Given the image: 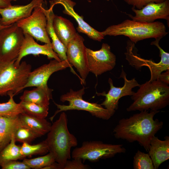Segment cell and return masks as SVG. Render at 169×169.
<instances>
[{"label": "cell", "instance_id": "cell-25", "mask_svg": "<svg viewBox=\"0 0 169 169\" xmlns=\"http://www.w3.org/2000/svg\"><path fill=\"white\" fill-rule=\"evenodd\" d=\"M14 135L10 143L0 151V166L7 161L24 158L21 152V146L17 145Z\"/></svg>", "mask_w": 169, "mask_h": 169}, {"label": "cell", "instance_id": "cell-36", "mask_svg": "<svg viewBox=\"0 0 169 169\" xmlns=\"http://www.w3.org/2000/svg\"><path fill=\"white\" fill-rule=\"evenodd\" d=\"M42 169H62L60 165L55 161L50 165L43 167Z\"/></svg>", "mask_w": 169, "mask_h": 169}, {"label": "cell", "instance_id": "cell-1", "mask_svg": "<svg viewBox=\"0 0 169 169\" xmlns=\"http://www.w3.org/2000/svg\"><path fill=\"white\" fill-rule=\"evenodd\" d=\"M144 110L120 120L113 132L117 139L137 142L148 152L151 138L162 127L163 122L154 116L159 110Z\"/></svg>", "mask_w": 169, "mask_h": 169}, {"label": "cell", "instance_id": "cell-34", "mask_svg": "<svg viewBox=\"0 0 169 169\" xmlns=\"http://www.w3.org/2000/svg\"><path fill=\"white\" fill-rule=\"evenodd\" d=\"M165 0H124L127 4L131 5L138 9L142 8L147 4L151 2L159 3Z\"/></svg>", "mask_w": 169, "mask_h": 169}, {"label": "cell", "instance_id": "cell-2", "mask_svg": "<svg viewBox=\"0 0 169 169\" xmlns=\"http://www.w3.org/2000/svg\"><path fill=\"white\" fill-rule=\"evenodd\" d=\"M68 122L67 115L62 112L58 119L51 125L44 140L49 152L54 155L62 169L67 160L71 158V148L78 145L76 138L69 131Z\"/></svg>", "mask_w": 169, "mask_h": 169}, {"label": "cell", "instance_id": "cell-38", "mask_svg": "<svg viewBox=\"0 0 169 169\" xmlns=\"http://www.w3.org/2000/svg\"><path fill=\"white\" fill-rule=\"evenodd\" d=\"M8 26H3L2 25H1L0 23V30H1V29H3V28L7 27Z\"/></svg>", "mask_w": 169, "mask_h": 169}, {"label": "cell", "instance_id": "cell-23", "mask_svg": "<svg viewBox=\"0 0 169 169\" xmlns=\"http://www.w3.org/2000/svg\"><path fill=\"white\" fill-rule=\"evenodd\" d=\"M53 8L50 7L48 9L44 8V9L47 19V33L50 38L51 39L53 49L58 54L60 60L68 61L66 55V48L58 38L53 27V19L55 15L53 12Z\"/></svg>", "mask_w": 169, "mask_h": 169}, {"label": "cell", "instance_id": "cell-26", "mask_svg": "<svg viewBox=\"0 0 169 169\" xmlns=\"http://www.w3.org/2000/svg\"><path fill=\"white\" fill-rule=\"evenodd\" d=\"M9 99L7 102L0 103V116L13 117L24 112L19 103L14 101L13 95H9Z\"/></svg>", "mask_w": 169, "mask_h": 169}, {"label": "cell", "instance_id": "cell-12", "mask_svg": "<svg viewBox=\"0 0 169 169\" xmlns=\"http://www.w3.org/2000/svg\"><path fill=\"white\" fill-rule=\"evenodd\" d=\"M86 53L89 72L96 76L112 70L115 65V55L107 44L103 43L101 49L96 51L86 48Z\"/></svg>", "mask_w": 169, "mask_h": 169}, {"label": "cell", "instance_id": "cell-18", "mask_svg": "<svg viewBox=\"0 0 169 169\" xmlns=\"http://www.w3.org/2000/svg\"><path fill=\"white\" fill-rule=\"evenodd\" d=\"M50 7L53 8L57 4L62 5L64 8L63 13L71 16L76 21L78 24L76 29L78 31L86 34L89 38L94 40L101 42L104 38V36L101 32H99L90 26L84 20L82 16L75 12L74 7L75 3L71 0H53L50 1Z\"/></svg>", "mask_w": 169, "mask_h": 169}, {"label": "cell", "instance_id": "cell-3", "mask_svg": "<svg viewBox=\"0 0 169 169\" xmlns=\"http://www.w3.org/2000/svg\"><path fill=\"white\" fill-rule=\"evenodd\" d=\"M131 96L133 102L126 109L128 112L159 110L169 104V86L158 79L142 84Z\"/></svg>", "mask_w": 169, "mask_h": 169}, {"label": "cell", "instance_id": "cell-4", "mask_svg": "<svg viewBox=\"0 0 169 169\" xmlns=\"http://www.w3.org/2000/svg\"><path fill=\"white\" fill-rule=\"evenodd\" d=\"M101 33L104 37L120 35L126 36L135 44L149 38H161L168 33L165 25L161 22L147 23L130 19L110 26Z\"/></svg>", "mask_w": 169, "mask_h": 169}, {"label": "cell", "instance_id": "cell-40", "mask_svg": "<svg viewBox=\"0 0 169 169\" xmlns=\"http://www.w3.org/2000/svg\"></svg>", "mask_w": 169, "mask_h": 169}, {"label": "cell", "instance_id": "cell-11", "mask_svg": "<svg viewBox=\"0 0 169 169\" xmlns=\"http://www.w3.org/2000/svg\"><path fill=\"white\" fill-rule=\"evenodd\" d=\"M126 74L123 70V68L120 76V78H123L124 84L122 87H116L114 86L112 80L109 78L108 82L110 86V89L106 93L104 91L102 93H96L98 96L105 97L104 100L100 104L107 109L111 116L115 114L116 110L118 108L119 101L121 97L126 96H132L134 92L132 89L136 87H139V84L135 78L128 80L126 77Z\"/></svg>", "mask_w": 169, "mask_h": 169}, {"label": "cell", "instance_id": "cell-6", "mask_svg": "<svg viewBox=\"0 0 169 169\" xmlns=\"http://www.w3.org/2000/svg\"><path fill=\"white\" fill-rule=\"evenodd\" d=\"M85 88L75 91L70 89L69 92L61 95L60 100L64 102H68V105H60L54 102L57 110L49 119L52 121L54 117L59 113L70 110H84L90 113L92 116L104 120H107L112 116L109 111L100 104L97 103L87 101L83 98Z\"/></svg>", "mask_w": 169, "mask_h": 169}, {"label": "cell", "instance_id": "cell-28", "mask_svg": "<svg viewBox=\"0 0 169 169\" xmlns=\"http://www.w3.org/2000/svg\"><path fill=\"white\" fill-rule=\"evenodd\" d=\"M22 161L30 168L42 169L56 161L54 155L49 152L44 156L33 158L28 159L24 158Z\"/></svg>", "mask_w": 169, "mask_h": 169}, {"label": "cell", "instance_id": "cell-9", "mask_svg": "<svg viewBox=\"0 0 169 169\" xmlns=\"http://www.w3.org/2000/svg\"><path fill=\"white\" fill-rule=\"evenodd\" d=\"M24 39L22 29L16 23L0 30V61L16 60Z\"/></svg>", "mask_w": 169, "mask_h": 169}, {"label": "cell", "instance_id": "cell-17", "mask_svg": "<svg viewBox=\"0 0 169 169\" xmlns=\"http://www.w3.org/2000/svg\"><path fill=\"white\" fill-rule=\"evenodd\" d=\"M24 39L18 56L14 62V65L18 67L23 58L28 55L37 56L40 54L46 56L48 59H54L61 60L58 54L54 51L51 45L45 44L40 45L30 35L24 33Z\"/></svg>", "mask_w": 169, "mask_h": 169}, {"label": "cell", "instance_id": "cell-13", "mask_svg": "<svg viewBox=\"0 0 169 169\" xmlns=\"http://www.w3.org/2000/svg\"><path fill=\"white\" fill-rule=\"evenodd\" d=\"M84 39L78 33L68 44L66 55L69 63L74 66L79 72L82 83L84 84L89 73Z\"/></svg>", "mask_w": 169, "mask_h": 169}, {"label": "cell", "instance_id": "cell-21", "mask_svg": "<svg viewBox=\"0 0 169 169\" xmlns=\"http://www.w3.org/2000/svg\"><path fill=\"white\" fill-rule=\"evenodd\" d=\"M21 126L27 128L40 137L49 131L51 124L45 118L35 117L25 112L18 115Z\"/></svg>", "mask_w": 169, "mask_h": 169}, {"label": "cell", "instance_id": "cell-37", "mask_svg": "<svg viewBox=\"0 0 169 169\" xmlns=\"http://www.w3.org/2000/svg\"><path fill=\"white\" fill-rule=\"evenodd\" d=\"M17 0H0V8L7 7L12 5L11 3Z\"/></svg>", "mask_w": 169, "mask_h": 169}, {"label": "cell", "instance_id": "cell-8", "mask_svg": "<svg viewBox=\"0 0 169 169\" xmlns=\"http://www.w3.org/2000/svg\"><path fill=\"white\" fill-rule=\"evenodd\" d=\"M161 39H156L151 43V45L156 46L159 50L161 59L158 63L155 62L152 59H146L141 58L134 50L135 44L129 40L127 42V51L125 53L126 59L130 65L137 70L143 66L148 67L151 74L149 80L150 81L157 79L161 73L169 69V53L165 51L159 45V42Z\"/></svg>", "mask_w": 169, "mask_h": 169}, {"label": "cell", "instance_id": "cell-33", "mask_svg": "<svg viewBox=\"0 0 169 169\" xmlns=\"http://www.w3.org/2000/svg\"><path fill=\"white\" fill-rule=\"evenodd\" d=\"M0 166L2 169H30L23 161H19L16 160H11L5 162L2 164Z\"/></svg>", "mask_w": 169, "mask_h": 169}, {"label": "cell", "instance_id": "cell-16", "mask_svg": "<svg viewBox=\"0 0 169 169\" xmlns=\"http://www.w3.org/2000/svg\"><path fill=\"white\" fill-rule=\"evenodd\" d=\"M44 0H32L25 5H12L3 8H0V23L7 26L16 23L31 15L34 8L43 4Z\"/></svg>", "mask_w": 169, "mask_h": 169}, {"label": "cell", "instance_id": "cell-30", "mask_svg": "<svg viewBox=\"0 0 169 169\" xmlns=\"http://www.w3.org/2000/svg\"><path fill=\"white\" fill-rule=\"evenodd\" d=\"M134 169H154L152 161L148 153L138 150L133 157Z\"/></svg>", "mask_w": 169, "mask_h": 169}, {"label": "cell", "instance_id": "cell-35", "mask_svg": "<svg viewBox=\"0 0 169 169\" xmlns=\"http://www.w3.org/2000/svg\"><path fill=\"white\" fill-rule=\"evenodd\" d=\"M162 73L159 75L158 79L163 83L168 85L169 84V69Z\"/></svg>", "mask_w": 169, "mask_h": 169}, {"label": "cell", "instance_id": "cell-22", "mask_svg": "<svg viewBox=\"0 0 169 169\" xmlns=\"http://www.w3.org/2000/svg\"><path fill=\"white\" fill-rule=\"evenodd\" d=\"M21 126L18 115L0 116V151L10 143L17 130Z\"/></svg>", "mask_w": 169, "mask_h": 169}, {"label": "cell", "instance_id": "cell-10", "mask_svg": "<svg viewBox=\"0 0 169 169\" xmlns=\"http://www.w3.org/2000/svg\"><path fill=\"white\" fill-rule=\"evenodd\" d=\"M43 4L35 7L29 17L16 23L24 33L28 34L37 41L52 45L46 30L47 19Z\"/></svg>", "mask_w": 169, "mask_h": 169}, {"label": "cell", "instance_id": "cell-14", "mask_svg": "<svg viewBox=\"0 0 169 169\" xmlns=\"http://www.w3.org/2000/svg\"><path fill=\"white\" fill-rule=\"evenodd\" d=\"M72 67L68 61H59L55 59L51 60L48 64H44L30 72L27 82L22 90L31 87H48L47 82L51 75L55 72L67 68H69L71 72L79 77Z\"/></svg>", "mask_w": 169, "mask_h": 169}, {"label": "cell", "instance_id": "cell-7", "mask_svg": "<svg viewBox=\"0 0 169 169\" xmlns=\"http://www.w3.org/2000/svg\"><path fill=\"white\" fill-rule=\"evenodd\" d=\"M125 151L121 144H107L100 141H85L81 146L73 150L72 157L73 159H80L83 161L87 160L95 162L113 157L117 154Z\"/></svg>", "mask_w": 169, "mask_h": 169}, {"label": "cell", "instance_id": "cell-27", "mask_svg": "<svg viewBox=\"0 0 169 169\" xmlns=\"http://www.w3.org/2000/svg\"><path fill=\"white\" fill-rule=\"evenodd\" d=\"M19 103L24 112L27 114L44 118L48 115L49 106H42L32 102L21 101Z\"/></svg>", "mask_w": 169, "mask_h": 169}, {"label": "cell", "instance_id": "cell-32", "mask_svg": "<svg viewBox=\"0 0 169 169\" xmlns=\"http://www.w3.org/2000/svg\"><path fill=\"white\" fill-rule=\"evenodd\" d=\"M83 161L80 159H73L72 160H68L66 161L64 169H88L90 167L88 165L84 164Z\"/></svg>", "mask_w": 169, "mask_h": 169}, {"label": "cell", "instance_id": "cell-20", "mask_svg": "<svg viewBox=\"0 0 169 169\" xmlns=\"http://www.w3.org/2000/svg\"><path fill=\"white\" fill-rule=\"evenodd\" d=\"M53 25L58 38L66 48L69 43L77 33L73 23L65 18L55 15Z\"/></svg>", "mask_w": 169, "mask_h": 169}, {"label": "cell", "instance_id": "cell-39", "mask_svg": "<svg viewBox=\"0 0 169 169\" xmlns=\"http://www.w3.org/2000/svg\"><path fill=\"white\" fill-rule=\"evenodd\" d=\"M105 0L108 1H109V0Z\"/></svg>", "mask_w": 169, "mask_h": 169}, {"label": "cell", "instance_id": "cell-5", "mask_svg": "<svg viewBox=\"0 0 169 169\" xmlns=\"http://www.w3.org/2000/svg\"><path fill=\"white\" fill-rule=\"evenodd\" d=\"M15 61H0V96H14L22 90L27 82L31 65L23 61L16 67Z\"/></svg>", "mask_w": 169, "mask_h": 169}, {"label": "cell", "instance_id": "cell-31", "mask_svg": "<svg viewBox=\"0 0 169 169\" xmlns=\"http://www.w3.org/2000/svg\"><path fill=\"white\" fill-rule=\"evenodd\" d=\"M38 137V136L30 129L22 126L17 130L14 134L16 141L23 143H29Z\"/></svg>", "mask_w": 169, "mask_h": 169}, {"label": "cell", "instance_id": "cell-19", "mask_svg": "<svg viewBox=\"0 0 169 169\" xmlns=\"http://www.w3.org/2000/svg\"><path fill=\"white\" fill-rule=\"evenodd\" d=\"M164 138V140H161L155 136L150 142L148 153L154 169H158L162 163L169 158V137L166 136Z\"/></svg>", "mask_w": 169, "mask_h": 169}, {"label": "cell", "instance_id": "cell-29", "mask_svg": "<svg viewBox=\"0 0 169 169\" xmlns=\"http://www.w3.org/2000/svg\"><path fill=\"white\" fill-rule=\"evenodd\" d=\"M21 152L25 158L26 156L37 154L44 155L49 152L45 141L35 145L23 143L21 146Z\"/></svg>", "mask_w": 169, "mask_h": 169}, {"label": "cell", "instance_id": "cell-15", "mask_svg": "<svg viewBox=\"0 0 169 169\" xmlns=\"http://www.w3.org/2000/svg\"><path fill=\"white\" fill-rule=\"evenodd\" d=\"M131 9L135 15H129L133 20L151 23L157 19H164L167 21L169 26V0L159 3L151 2L141 9H136L132 7Z\"/></svg>", "mask_w": 169, "mask_h": 169}, {"label": "cell", "instance_id": "cell-24", "mask_svg": "<svg viewBox=\"0 0 169 169\" xmlns=\"http://www.w3.org/2000/svg\"><path fill=\"white\" fill-rule=\"evenodd\" d=\"M53 91L49 87H36L32 90H25L20 97V99L21 101L49 106L50 100L52 99Z\"/></svg>", "mask_w": 169, "mask_h": 169}]
</instances>
